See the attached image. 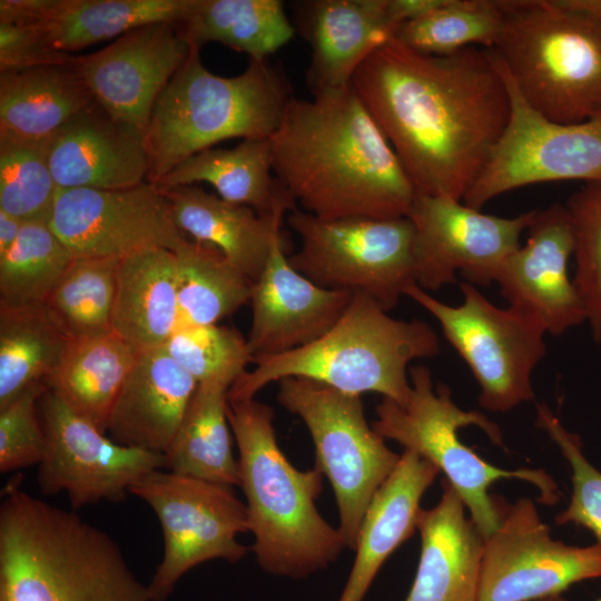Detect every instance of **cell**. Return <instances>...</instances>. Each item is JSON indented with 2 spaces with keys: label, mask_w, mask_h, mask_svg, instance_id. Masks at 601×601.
Wrapping results in <instances>:
<instances>
[{
  "label": "cell",
  "mask_w": 601,
  "mask_h": 601,
  "mask_svg": "<svg viewBox=\"0 0 601 601\" xmlns=\"http://www.w3.org/2000/svg\"><path fill=\"white\" fill-rule=\"evenodd\" d=\"M161 189V188H160ZM177 227L197 243L216 247L253 283L266 266L285 214L262 216L248 206L221 199L195 186L161 189Z\"/></svg>",
  "instance_id": "484cf974"
},
{
  "label": "cell",
  "mask_w": 601,
  "mask_h": 601,
  "mask_svg": "<svg viewBox=\"0 0 601 601\" xmlns=\"http://www.w3.org/2000/svg\"><path fill=\"white\" fill-rule=\"evenodd\" d=\"M353 293L321 287L292 267L285 236L277 234L266 266L252 287L247 345L255 359L305 347L324 336Z\"/></svg>",
  "instance_id": "ffe728a7"
},
{
  "label": "cell",
  "mask_w": 601,
  "mask_h": 601,
  "mask_svg": "<svg viewBox=\"0 0 601 601\" xmlns=\"http://www.w3.org/2000/svg\"><path fill=\"white\" fill-rule=\"evenodd\" d=\"M49 225L75 256L175 253L189 240L162 190L148 181L125 189L59 188Z\"/></svg>",
  "instance_id": "e0dca14e"
},
{
  "label": "cell",
  "mask_w": 601,
  "mask_h": 601,
  "mask_svg": "<svg viewBox=\"0 0 601 601\" xmlns=\"http://www.w3.org/2000/svg\"><path fill=\"white\" fill-rule=\"evenodd\" d=\"M210 184L226 201L253 208L262 216L297 208L275 178L269 139H244L229 149L208 148L179 162L157 184L161 189Z\"/></svg>",
  "instance_id": "f1b7e54d"
},
{
  "label": "cell",
  "mask_w": 601,
  "mask_h": 601,
  "mask_svg": "<svg viewBox=\"0 0 601 601\" xmlns=\"http://www.w3.org/2000/svg\"><path fill=\"white\" fill-rule=\"evenodd\" d=\"M120 258L76 256L43 302L69 341L111 332Z\"/></svg>",
  "instance_id": "d590c367"
},
{
  "label": "cell",
  "mask_w": 601,
  "mask_h": 601,
  "mask_svg": "<svg viewBox=\"0 0 601 601\" xmlns=\"http://www.w3.org/2000/svg\"><path fill=\"white\" fill-rule=\"evenodd\" d=\"M528 238L503 263L495 282L509 306L561 336L587 322V312L568 265L574 236L564 204L534 209Z\"/></svg>",
  "instance_id": "d6986e66"
},
{
  "label": "cell",
  "mask_w": 601,
  "mask_h": 601,
  "mask_svg": "<svg viewBox=\"0 0 601 601\" xmlns=\"http://www.w3.org/2000/svg\"><path fill=\"white\" fill-rule=\"evenodd\" d=\"M13 479L0 504V601H151L105 531Z\"/></svg>",
  "instance_id": "3957f363"
},
{
  "label": "cell",
  "mask_w": 601,
  "mask_h": 601,
  "mask_svg": "<svg viewBox=\"0 0 601 601\" xmlns=\"http://www.w3.org/2000/svg\"><path fill=\"white\" fill-rule=\"evenodd\" d=\"M233 382L198 383L166 456V467L177 474L228 486H239L238 460L231 447L227 417Z\"/></svg>",
  "instance_id": "1f68e13d"
},
{
  "label": "cell",
  "mask_w": 601,
  "mask_h": 601,
  "mask_svg": "<svg viewBox=\"0 0 601 601\" xmlns=\"http://www.w3.org/2000/svg\"><path fill=\"white\" fill-rule=\"evenodd\" d=\"M439 472L431 462L404 449L365 512L355 560L338 601H363L386 559L414 533L421 499Z\"/></svg>",
  "instance_id": "d4e9b609"
},
{
  "label": "cell",
  "mask_w": 601,
  "mask_h": 601,
  "mask_svg": "<svg viewBox=\"0 0 601 601\" xmlns=\"http://www.w3.org/2000/svg\"><path fill=\"white\" fill-rule=\"evenodd\" d=\"M460 288L463 300L455 306L416 284L405 296L437 321L475 378L483 408L508 412L532 401V374L546 352L545 331L516 309L494 305L473 284L461 283Z\"/></svg>",
  "instance_id": "8fae6325"
},
{
  "label": "cell",
  "mask_w": 601,
  "mask_h": 601,
  "mask_svg": "<svg viewBox=\"0 0 601 601\" xmlns=\"http://www.w3.org/2000/svg\"><path fill=\"white\" fill-rule=\"evenodd\" d=\"M75 257L49 223H24L0 257V306L42 304Z\"/></svg>",
  "instance_id": "8d00e7d4"
},
{
  "label": "cell",
  "mask_w": 601,
  "mask_h": 601,
  "mask_svg": "<svg viewBox=\"0 0 601 601\" xmlns=\"http://www.w3.org/2000/svg\"><path fill=\"white\" fill-rule=\"evenodd\" d=\"M23 224L19 218L0 210V257L12 247Z\"/></svg>",
  "instance_id": "bcb514c9"
},
{
  "label": "cell",
  "mask_w": 601,
  "mask_h": 601,
  "mask_svg": "<svg viewBox=\"0 0 601 601\" xmlns=\"http://www.w3.org/2000/svg\"><path fill=\"white\" fill-rule=\"evenodd\" d=\"M440 353L432 326L394 318L368 295L355 292L338 322L312 344L255 359L228 391V401L255 398L273 382L304 377L347 394L377 393L404 403L411 393L408 365Z\"/></svg>",
  "instance_id": "5b68a950"
},
{
  "label": "cell",
  "mask_w": 601,
  "mask_h": 601,
  "mask_svg": "<svg viewBox=\"0 0 601 601\" xmlns=\"http://www.w3.org/2000/svg\"><path fill=\"white\" fill-rule=\"evenodd\" d=\"M227 417L238 447L252 549L260 568L292 579L328 568L346 545L339 529L316 508L323 473L317 467L298 470L288 461L269 405L256 398L228 401Z\"/></svg>",
  "instance_id": "277c9868"
},
{
  "label": "cell",
  "mask_w": 601,
  "mask_h": 601,
  "mask_svg": "<svg viewBox=\"0 0 601 601\" xmlns=\"http://www.w3.org/2000/svg\"><path fill=\"white\" fill-rule=\"evenodd\" d=\"M138 355L112 331L69 341L47 386L106 433L114 403Z\"/></svg>",
  "instance_id": "f546056e"
},
{
  "label": "cell",
  "mask_w": 601,
  "mask_h": 601,
  "mask_svg": "<svg viewBox=\"0 0 601 601\" xmlns=\"http://www.w3.org/2000/svg\"><path fill=\"white\" fill-rule=\"evenodd\" d=\"M351 85L417 194L462 200L510 117L509 89L487 48L432 56L393 38Z\"/></svg>",
  "instance_id": "6da1fadb"
},
{
  "label": "cell",
  "mask_w": 601,
  "mask_h": 601,
  "mask_svg": "<svg viewBox=\"0 0 601 601\" xmlns=\"http://www.w3.org/2000/svg\"><path fill=\"white\" fill-rule=\"evenodd\" d=\"M536 425L555 443L571 467V500L555 516V523L583 526L601 543V472L584 456L580 436L566 430L544 404L538 405Z\"/></svg>",
  "instance_id": "b9f144b4"
},
{
  "label": "cell",
  "mask_w": 601,
  "mask_h": 601,
  "mask_svg": "<svg viewBox=\"0 0 601 601\" xmlns=\"http://www.w3.org/2000/svg\"><path fill=\"white\" fill-rule=\"evenodd\" d=\"M294 27L311 47L312 95L349 86L358 67L397 30L387 0L299 1Z\"/></svg>",
  "instance_id": "7402d4cb"
},
{
  "label": "cell",
  "mask_w": 601,
  "mask_h": 601,
  "mask_svg": "<svg viewBox=\"0 0 601 601\" xmlns=\"http://www.w3.org/2000/svg\"><path fill=\"white\" fill-rule=\"evenodd\" d=\"M497 62L510 93L509 121L462 201L481 209L495 197L529 185L601 181V112L580 122L552 121L526 104Z\"/></svg>",
  "instance_id": "4fadbf2b"
},
{
  "label": "cell",
  "mask_w": 601,
  "mask_h": 601,
  "mask_svg": "<svg viewBox=\"0 0 601 601\" xmlns=\"http://www.w3.org/2000/svg\"><path fill=\"white\" fill-rule=\"evenodd\" d=\"M95 101L73 61L2 72L0 137L49 140Z\"/></svg>",
  "instance_id": "83f0119b"
},
{
  "label": "cell",
  "mask_w": 601,
  "mask_h": 601,
  "mask_svg": "<svg viewBox=\"0 0 601 601\" xmlns=\"http://www.w3.org/2000/svg\"><path fill=\"white\" fill-rule=\"evenodd\" d=\"M570 2L601 24V0H570Z\"/></svg>",
  "instance_id": "7dc6e473"
},
{
  "label": "cell",
  "mask_w": 601,
  "mask_h": 601,
  "mask_svg": "<svg viewBox=\"0 0 601 601\" xmlns=\"http://www.w3.org/2000/svg\"><path fill=\"white\" fill-rule=\"evenodd\" d=\"M444 2L445 0H387V12L398 29L403 23L432 12Z\"/></svg>",
  "instance_id": "f6af8a7d"
},
{
  "label": "cell",
  "mask_w": 601,
  "mask_h": 601,
  "mask_svg": "<svg viewBox=\"0 0 601 601\" xmlns=\"http://www.w3.org/2000/svg\"><path fill=\"white\" fill-rule=\"evenodd\" d=\"M502 20V0H445L432 12L403 23L394 38L432 56H447L469 47L491 49Z\"/></svg>",
  "instance_id": "74e56055"
},
{
  "label": "cell",
  "mask_w": 601,
  "mask_h": 601,
  "mask_svg": "<svg viewBox=\"0 0 601 601\" xmlns=\"http://www.w3.org/2000/svg\"><path fill=\"white\" fill-rule=\"evenodd\" d=\"M179 27L191 47L218 42L256 60L267 59L296 32L280 0H195Z\"/></svg>",
  "instance_id": "d6a6232c"
},
{
  "label": "cell",
  "mask_w": 601,
  "mask_h": 601,
  "mask_svg": "<svg viewBox=\"0 0 601 601\" xmlns=\"http://www.w3.org/2000/svg\"><path fill=\"white\" fill-rule=\"evenodd\" d=\"M442 495L421 509V554L405 601H477L484 538L466 516L459 493L444 479Z\"/></svg>",
  "instance_id": "cb8c5ba5"
},
{
  "label": "cell",
  "mask_w": 601,
  "mask_h": 601,
  "mask_svg": "<svg viewBox=\"0 0 601 601\" xmlns=\"http://www.w3.org/2000/svg\"><path fill=\"white\" fill-rule=\"evenodd\" d=\"M539 601H568L565 598L561 595H554V597H550V598H545V599H542V600H539Z\"/></svg>",
  "instance_id": "c3c4849f"
},
{
  "label": "cell",
  "mask_w": 601,
  "mask_h": 601,
  "mask_svg": "<svg viewBox=\"0 0 601 601\" xmlns=\"http://www.w3.org/2000/svg\"><path fill=\"white\" fill-rule=\"evenodd\" d=\"M47 384L31 386L0 408V471L2 473L38 465L45 451V433L39 400Z\"/></svg>",
  "instance_id": "7bdbcfd3"
},
{
  "label": "cell",
  "mask_w": 601,
  "mask_h": 601,
  "mask_svg": "<svg viewBox=\"0 0 601 601\" xmlns=\"http://www.w3.org/2000/svg\"><path fill=\"white\" fill-rule=\"evenodd\" d=\"M58 189L48 140L0 137V210L23 223H49Z\"/></svg>",
  "instance_id": "f35d334b"
},
{
  "label": "cell",
  "mask_w": 601,
  "mask_h": 601,
  "mask_svg": "<svg viewBox=\"0 0 601 601\" xmlns=\"http://www.w3.org/2000/svg\"><path fill=\"white\" fill-rule=\"evenodd\" d=\"M178 325L175 253L149 248L120 258L111 331L140 354L165 346Z\"/></svg>",
  "instance_id": "4316f807"
},
{
  "label": "cell",
  "mask_w": 601,
  "mask_h": 601,
  "mask_svg": "<svg viewBox=\"0 0 601 601\" xmlns=\"http://www.w3.org/2000/svg\"><path fill=\"white\" fill-rule=\"evenodd\" d=\"M277 402L307 427L315 467L334 491L339 532L345 545L355 549L365 512L401 454L368 425L361 395L304 377H286L278 381Z\"/></svg>",
  "instance_id": "9c48e42d"
},
{
  "label": "cell",
  "mask_w": 601,
  "mask_h": 601,
  "mask_svg": "<svg viewBox=\"0 0 601 601\" xmlns=\"http://www.w3.org/2000/svg\"><path fill=\"white\" fill-rule=\"evenodd\" d=\"M48 158L62 189L130 188L145 183L149 170L145 134L97 101L48 140Z\"/></svg>",
  "instance_id": "44dd1931"
},
{
  "label": "cell",
  "mask_w": 601,
  "mask_h": 601,
  "mask_svg": "<svg viewBox=\"0 0 601 601\" xmlns=\"http://www.w3.org/2000/svg\"><path fill=\"white\" fill-rule=\"evenodd\" d=\"M411 393L406 402L382 398L376 406L373 428L431 462L459 493L481 535L487 539L499 528L504 501L490 494L491 485L502 479H518L534 485L539 501L554 504L559 489L543 470L497 467L477 455L459 437V430L474 425L493 445L504 450L499 425L479 411L461 408L445 384L433 383L425 366L410 370Z\"/></svg>",
  "instance_id": "ba28073f"
},
{
  "label": "cell",
  "mask_w": 601,
  "mask_h": 601,
  "mask_svg": "<svg viewBox=\"0 0 601 601\" xmlns=\"http://www.w3.org/2000/svg\"><path fill=\"white\" fill-rule=\"evenodd\" d=\"M574 236L573 283L592 338L601 342V181L585 183L564 204Z\"/></svg>",
  "instance_id": "ab89813d"
},
{
  "label": "cell",
  "mask_w": 601,
  "mask_h": 601,
  "mask_svg": "<svg viewBox=\"0 0 601 601\" xmlns=\"http://www.w3.org/2000/svg\"><path fill=\"white\" fill-rule=\"evenodd\" d=\"M199 51L190 48L152 108L145 131L150 184L220 141L269 139L293 97L286 78L267 59H249L242 73L223 77L206 69Z\"/></svg>",
  "instance_id": "8992f818"
},
{
  "label": "cell",
  "mask_w": 601,
  "mask_h": 601,
  "mask_svg": "<svg viewBox=\"0 0 601 601\" xmlns=\"http://www.w3.org/2000/svg\"><path fill=\"white\" fill-rule=\"evenodd\" d=\"M175 256L179 325L217 324L250 300L253 282L216 247L188 240Z\"/></svg>",
  "instance_id": "e575fe53"
},
{
  "label": "cell",
  "mask_w": 601,
  "mask_h": 601,
  "mask_svg": "<svg viewBox=\"0 0 601 601\" xmlns=\"http://www.w3.org/2000/svg\"><path fill=\"white\" fill-rule=\"evenodd\" d=\"M197 385L164 346L140 353L111 408L110 439L166 454Z\"/></svg>",
  "instance_id": "603a6c76"
},
{
  "label": "cell",
  "mask_w": 601,
  "mask_h": 601,
  "mask_svg": "<svg viewBox=\"0 0 601 601\" xmlns=\"http://www.w3.org/2000/svg\"><path fill=\"white\" fill-rule=\"evenodd\" d=\"M68 343L43 303L0 306V408L31 386L47 384Z\"/></svg>",
  "instance_id": "836d02e7"
},
{
  "label": "cell",
  "mask_w": 601,
  "mask_h": 601,
  "mask_svg": "<svg viewBox=\"0 0 601 601\" xmlns=\"http://www.w3.org/2000/svg\"><path fill=\"white\" fill-rule=\"evenodd\" d=\"M164 347L197 383L216 378L234 383L253 361L247 339L217 324L179 325Z\"/></svg>",
  "instance_id": "60d3db41"
},
{
  "label": "cell",
  "mask_w": 601,
  "mask_h": 601,
  "mask_svg": "<svg viewBox=\"0 0 601 601\" xmlns=\"http://www.w3.org/2000/svg\"><path fill=\"white\" fill-rule=\"evenodd\" d=\"M601 578V543L554 540L533 501L504 505L499 528L484 540L477 601H539L572 584Z\"/></svg>",
  "instance_id": "2e32d148"
},
{
  "label": "cell",
  "mask_w": 601,
  "mask_h": 601,
  "mask_svg": "<svg viewBox=\"0 0 601 601\" xmlns=\"http://www.w3.org/2000/svg\"><path fill=\"white\" fill-rule=\"evenodd\" d=\"M195 0H47L36 27L55 49L70 53L157 22H183Z\"/></svg>",
  "instance_id": "4dcf8cb0"
},
{
  "label": "cell",
  "mask_w": 601,
  "mask_h": 601,
  "mask_svg": "<svg viewBox=\"0 0 601 601\" xmlns=\"http://www.w3.org/2000/svg\"><path fill=\"white\" fill-rule=\"evenodd\" d=\"M269 146L275 178L319 218L405 217L417 194L352 85L293 96Z\"/></svg>",
  "instance_id": "7a4b0ae2"
},
{
  "label": "cell",
  "mask_w": 601,
  "mask_h": 601,
  "mask_svg": "<svg viewBox=\"0 0 601 601\" xmlns=\"http://www.w3.org/2000/svg\"><path fill=\"white\" fill-rule=\"evenodd\" d=\"M231 487L160 470L131 486L130 494L154 510L162 531V558L147 584L151 601H166L198 564L236 563L247 554L237 539L248 532L247 509Z\"/></svg>",
  "instance_id": "7c38bea8"
},
{
  "label": "cell",
  "mask_w": 601,
  "mask_h": 601,
  "mask_svg": "<svg viewBox=\"0 0 601 601\" xmlns=\"http://www.w3.org/2000/svg\"><path fill=\"white\" fill-rule=\"evenodd\" d=\"M287 224L300 239L289 264L321 287L364 293L390 312L416 284L414 227L406 216L325 219L296 208Z\"/></svg>",
  "instance_id": "30bf717a"
},
{
  "label": "cell",
  "mask_w": 601,
  "mask_h": 601,
  "mask_svg": "<svg viewBox=\"0 0 601 601\" xmlns=\"http://www.w3.org/2000/svg\"><path fill=\"white\" fill-rule=\"evenodd\" d=\"M597 601H601V598H599Z\"/></svg>",
  "instance_id": "681fc988"
},
{
  "label": "cell",
  "mask_w": 601,
  "mask_h": 601,
  "mask_svg": "<svg viewBox=\"0 0 601 601\" xmlns=\"http://www.w3.org/2000/svg\"><path fill=\"white\" fill-rule=\"evenodd\" d=\"M75 56L55 49L33 26L0 23V73L71 63Z\"/></svg>",
  "instance_id": "ee69618b"
},
{
  "label": "cell",
  "mask_w": 601,
  "mask_h": 601,
  "mask_svg": "<svg viewBox=\"0 0 601 601\" xmlns=\"http://www.w3.org/2000/svg\"><path fill=\"white\" fill-rule=\"evenodd\" d=\"M533 210L514 217L484 214L462 200L416 194L406 217L414 227L415 283L435 292L457 282L487 286L520 246Z\"/></svg>",
  "instance_id": "9a60e30c"
},
{
  "label": "cell",
  "mask_w": 601,
  "mask_h": 601,
  "mask_svg": "<svg viewBox=\"0 0 601 601\" xmlns=\"http://www.w3.org/2000/svg\"><path fill=\"white\" fill-rule=\"evenodd\" d=\"M38 408L46 439L39 490L45 495L65 492L73 510L122 501L146 474L166 467L165 454L116 443L49 388Z\"/></svg>",
  "instance_id": "5bb4252c"
},
{
  "label": "cell",
  "mask_w": 601,
  "mask_h": 601,
  "mask_svg": "<svg viewBox=\"0 0 601 601\" xmlns=\"http://www.w3.org/2000/svg\"><path fill=\"white\" fill-rule=\"evenodd\" d=\"M491 48L526 104L573 124L601 112V24L570 0H502Z\"/></svg>",
  "instance_id": "52a82bcc"
},
{
  "label": "cell",
  "mask_w": 601,
  "mask_h": 601,
  "mask_svg": "<svg viewBox=\"0 0 601 601\" xmlns=\"http://www.w3.org/2000/svg\"><path fill=\"white\" fill-rule=\"evenodd\" d=\"M190 48L179 23L157 22L132 29L99 51L75 57L73 66L108 114L145 134L157 98Z\"/></svg>",
  "instance_id": "ac0fdd59"
}]
</instances>
